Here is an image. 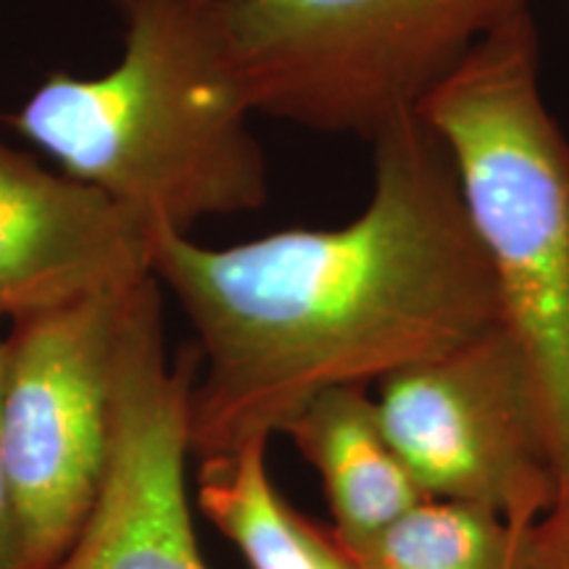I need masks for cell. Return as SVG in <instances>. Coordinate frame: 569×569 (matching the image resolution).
I'll return each instance as SVG.
<instances>
[{
	"instance_id": "cell-9",
	"label": "cell",
	"mask_w": 569,
	"mask_h": 569,
	"mask_svg": "<svg viewBox=\"0 0 569 569\" xmlns=\"http://www.w3.org/2000/svg\"><path fill=\"white\" fill-rule=\"evenodd\" d=\"M322 478L338 546L353 549L425 501L396 457L369 388H332L284 427Z\"/></svg>"
},
{
	"instance_id": "cell-4",
	"label": "cell",
	"mask_w": 569,
	"mask_h": 569,
	"mask_svg": "<svg viewBox=\"0 0 569 569\" xmlns=\"http://www.w3.org/2000/svg\"><path fill=\"white\" fill-rule=\"evenodd\" d=\"M528 0H219L256 113L372 142Z\"/></svg>"
},
{
	"instance_id": "cell-10",
	"label": "cell",
	"mask_w": 569,
	"mask_h": 569,
	"mask_svg": "<svg viewBox=\"0 0 569 569\" xmlns=\"http://www.w3.org/2000/svg\"><path fill=\"white\" fill-rule=\"evenodd\" d=\"M532 540L536 530L488 509L425 498L365 543L338 549L353 569H532Z\"/></svg>"
},
{
	"instance_id": "cell-2",
	"label": "cell",
	"mask_w": 569,
	"mask_h": 569,
	"mask_svg": "<svg viewBox=\"0 0 569 569\" xmlns=\"http://www.w3.org/2000/svg\"><path fill=\"white\" fill-rule=\"evenodd\" d=\"M119 61L56 71L9 119L13 130L130 213L190 234L267 201V161L227 53L219 0H127Z\"/></svg>"
},
{
	"instance_id": "cell-7",
	"label": "cell",
	"mask_w": 569,
	"mask_h": 569,
	"mask_svg": "<svg viewBox=\"0 0 569 569\" xmlns=\"http://www.w3.org/2000/svg\"><path fill=\"white\" fill-rule=\"evenodd\" d=\"M198 365L196 346L169 361L161 284L140 280L119 325L101 493L56 569H206L184 475Z\"/></svg>"
},
{
	"instance_id": "cell-11",
	"label": "cell",
	"mask_w": 569,
	"mask_h": 569,
	"mask_svg": "<svg viewBox=\"0 0 569 569\" xmlns=\"http://www.w3.org/2000/svg\"><path fill=\"white\" fill-rule=\"evenodd\" d=\"M269 440H248L201 459L198 507L243 553L251 569H322L298 511L277 493L267 469Z\"/></svg>"
},
{
	"instance_id": "cell-8",
	"label": "cell",
	"mask_w": 569,
	"mask_h": 569,
	"mask_svg": "<svg viewBox=\"0 0 569 569\" xmlns=\"http://www.w3.org/2000/svg\"><path fill=\"white\" fill-rule=\"evenodd\" d=\"M146 277V227L0 140V317L13 322Z\"/></svg>"
},
{
	"instance_id": "cell-5",
	"label": "cell",
	"mask_w": 569,
	"mask_h": 569,
	"mask_svg": "<svg viewBox=\"0 0 569 569\" xmlns=\"http://www.w3.org/2000/svg\"><path fill=\"white\" fill-rule=\"evenodd\" d=\"M134 284L13 319L3 338L0 446L19 511L21 569L59 567L101 493L113 356Z\"/></svg>"
},
{
	"instance_id": "cell-13",
	"label": "cell",
	"mask_w": 569,
	"mask_h": 569,
	"mask_svg": "<svg viewBox=\"0 0 569 569\" xmlns=\"http://www.w3.org/2000/svg\"><path fill=\"white\" fill-rule=\"evenodd\" d=\"M298 522H301V528L306 532V538L311 540V546H315L319 561H322V569H353L348 565V559L340 553L338 543L332 540L330 530H327V525L322 522H315L311 517H306L298 511Z\"/></svg>"
},
{
	"instance_id": "cell-14",
	"label": "cell",
	"mask_w": 569,
	"mask_h": 569,
	"mask_svg": "<svg viewBox=\"0 0 569 569\" xmlns=\"http://www.w3.org/2000/svg\"><path fill=\"white\" fill-rule=\"evenodd\" d=\"M119 3H122V6H124V3H127V0H119Z\"/></svg>"
},
{
	"instance_id": "cell-6",
	"label": "cell",
	"mask_w": 569,
	"mask_h": 569,
	"mask_svg": "<svg viewBox=\"0 0 569 569\" xmlns=\"http://www.w3.org/2000/svg\"><path fill=\"white\" fill-rule=\"evenodd\" d=\"M377 417L425 498L469 503L536 530L557 475L536 380L501 322L382 380Z\"/></svg>"
},
{
	"instance_id": "cell-12",
	"label": "cell",
	"mask_w": 569,
	"mask_h": 569,
	"mask_svg": "<svg viewBox=\"0 0 569 569\" xmlns=\"http://www.w3.org/2000/svg\"><path fill=\"white\" fill-rule=\"evenodd\" d=\"M3 367L6 346L0 338V388H3ZM0 569H21V525L9 472H6L3 446H0Z\"/></svg>"
},
{
	"instance_id": "cell-3",
	"label": "cell",
	"mask_w": 569,
	"mask_h": 569,
	"mask_svg": "<svg viewBox=\"0 0 569 569\" xmlns=\"http://www.w3.org/2000/svg\"><path fill=\"white\" fill-rule=\"evenodd\" d=\"M530 9L480 40L419 106L451 156L501 325L536 380L557 498L532 569H569V140L546 109Z\"/></svg>"
},
{
	"instance_id": "cell-15",
	"label": "cell",
	"mask_w": 569,
	"mask_h": 569,
	"mask_svg": "<svg viewBox=\"0 0 569 569\" xmlns=\"http://www.w3.org/2000/svg\"><path fill=\"white\" fill-rule=\"evenodd\" d=\"M0 319H3V317H0Z\"/></svg>"
},
{
	"instance_id": "cell-1",
	"label": "cell",
	"mask_w": 569,
	"mask_h": 569,
	"mask_svg": "<svg viewBox=\"0 0 569 569\" xmlns=\"http://www.w3.org/2000/svg\"><path fill=\"white\" fill-rule=\"evenodd\" d=\"M372 148V193L340 227L227 248L148 232L151 274L196 332L198 459L269 440L325 390L380 386L501 322L493 269L438 134L407 113Z\"/></svg>"
}]
</instances>
